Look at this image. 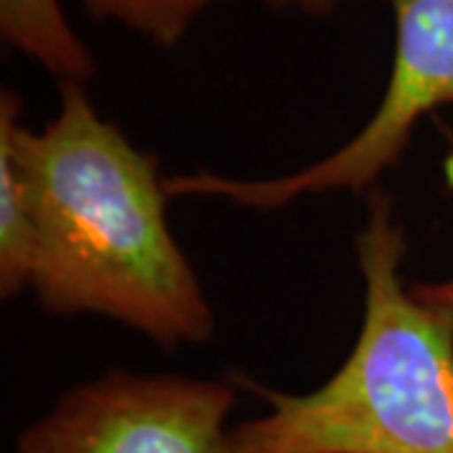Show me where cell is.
<instances>
[{
	"instance_id": "obj_5",
	"label": "cell",
	"mask_w": 453,
	"mask_h": 453,
	"mask_svg": "<svg viewBox=\"0 0 453 453\" xmlns=\"http://www.w3.org/2000/svg\"><path fill=\"white\" fill-rule=\"evenodd\" d=\"M0 35L61 86H86L96 73L94 56L65 20L61 0H0Z\"/></svg>"
},
{
	"instance_id": "obj_6",
	"label": "cell",
	"mask_w": 453,
	"mask_h": 453,
	"mask_svg": "<svg viewBox=\"0 0 453 453\" xmlns=\"http://www.w3.org/2000/svg\"><path fill=\"white\" fill-rule=\"evenodd\" d=\"M35 265V222L26 172L13 144L0 136V292L16 297L31 288Z\"/></svg>"
},
{
	"instance_id": "obj_3",
	"label": "cell",
	"mask_w": 453,
	"mask_h": 453,
	"mask_svg": "<svg viewBox=\"0 0 453 453\" xmlns=\"http://www.w3.org/2000/svg\"><path fill=\"white\" fill-rule=\"evenodd\" d=\"M395 53L383 98L350 142L275 179L184 174L166 179L169 196H217L250 210H280L305 195H368L403 162L411 136L431 111L453 106V0H388Z\"/></svg>"
},
{
	"instance_id": "obj_7",
	"label": "cell",
	"mask_w": 453,
	"mask_h": 453,
	"mask_svg": "<svg viewBox=\"0 0 453 453\" xmlns=\"http://www.w3.org/2000/svg\"><path fill=\"white\" fill-rule=\"evenodd\" d=\"M88 16L116 20L146 41L172 49L214 0H79Z\"/></svg>"
},
{
	"instance_id": "obj_1",
	"label": "cell",
	"mask_w": 453,
	"mask_h": 453,
	"mask_svg": "<svg viewBox=\"0 0 453 453\" xmlns=\"http://www.w3.org/2000/svg\"><path fill=\"white\" fill-rule=\"evenodd\" d=\"M20 113V96L3 91L0 136L31 189L38 303L109 318L169 350L207 342L214 312L169 229L159 159L106 121L81 83L61 86V109L41 131Z\"/></svg>"
},
{
	"instance_id": "obj_9",
	"label": "cell",
	"mask_w": 453,
	"mask_h": 453,
	"mask_svg": "<svg viewBox=\"0 0 453 453\" xmlns=\"http://www.w3.org/2000/svg\"><path fill=\"white\" fill-rule=\"evenodd\" d=\"M265 3L270 8H277V11L295 8V11L305 13V16H327V13H333L338 8L342 0H265Z\"/></svg>"
},
{
	"instance_id": "obj_4",
	"label": "cell",
	"mask_w": 453,
	"mask_h": 453,
	"mask_svg": "<svg viewBox=\"0 0 453 453\" xmlns=\"http://www.w3.org/2000/svg\"><path fill=\"white\" fill-rule=\"evenodd\" d=\"M232 408L219 380L111 371L65 390L16 453H226Z\"/></svg>"
},
{
	"instance_id": "obj_2",
	"label": "cell",
	"mask_w": 453,
	"mask_h": 453,
	"mask_svg": "<svg viewBox=\"0 0 453 453\" xmlns=\"http://www.w3.org/2000/svg\"><path fill=\"white\" fill-rule=\"evenodd\" d=\"M365 310L350 356L310 393L265 390L270 411L226 453H453V318L405 288L395 202L368 192L356 240Z\"/></svg>"
},
{
	"instance_id": "obj_8",
	"label": "cell",
	"mask_w": 453,
	"mask_h": 453,
	"mask_svg": "<svg viewBox=\"0 0 453 453\" xmlns=\"http://www.w3.org/2000/svg\"><path fill=\"white\" fill-rule=\"evenodd\" d=\"M413 290L418 292L423 300L446 310L453 318V277L443 280V282H418V285H413Z\"/></svg>"
}]
</instances>
